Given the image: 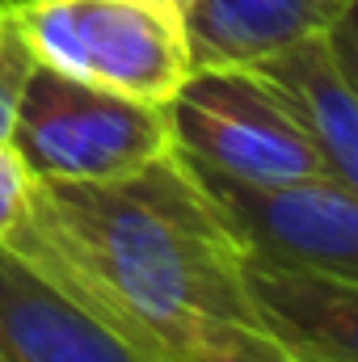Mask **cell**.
Masks as SVG:
<instances>
[{
	"mask_svg": "<svg viewBox=\"0 0 358 362\" xmlns=\"http://www.w3.org/2000/svg\"><path fill=\"white\" fill-rule=\"evenodd\" d=\"M245 72H253L278 97V105L325 160L329 177L358 189V81L337 64L325 30L249 64Z\"/></svg>",
	"mask_w": 358,
	"mask_h": 362,
	"instance_id": "7",
	"label": "cell"
},
{
	"mask_svg": "<svg viewBox=\"0 0 358 362\" xmlns=\"http://www.w3.org/2000/svg\"><path fill=\"white\" fill-rule=\"evenodd\" d=\"M258 333L291 362H358V282L241 253Z\"/></svg>",
	"mask_w": 358,
	"mask_h": 362,
	"instance_id": "6",
	"label": "cell"
},
{
	"mask_svg": "<svg viewBox=\"0 0 358 362\" xmlns=\"http://www.w3.org/2000/svg\"><path fill=\"white\" fill-rule=\"evenodd\" d=\"M165 110L173 148L211 173L245 181L329 177L308 135L245 68H194Z\"/></svg>",
	"mask_w": 358,
	"mask_h": 362,
	"instance_id": "4",
	"label": "cell"
},
{
	"mask_svg": "<svg viewBox=\"0 0 358 362\" xmlns=\"http://www.w3.org/2000/svg\"><path fill=\"white\" fill-rule=\"evenodd\" d=\"M185 165L245 253L358 282V194L350 185L333 177L245 181Z\"/></svg>",
	"mask_w": 358,
	"mask_h": 362,
	"instance_id": "5",
	"label": "cell"
},
{
	"mask_svg": "<svg viewBox=\"0 0 358 362\" xmlns=\"http://www.w3.org/2000/svg\"><path fill=\"white\" fill-rule=\"evenodd\" d=\"M148 362H211L228 329H253L241 240L178 148L110 181L34 177L0 240Z\"/></svg>",
	"mask_w": 358,
	"mask_h": 362,
	"instance_id": "1",
	"label": "cell"
},
{
	"mask_svg": "<svg viewBox=\"0 0 358 362\" xmlns=\"http://www.w3.org/2000/svg\"><path fill=\"white\" fill-rule=\"evenodd\" d=\"M0 362H4V354H0Z\"/></svg>",
	"mask_w": 358,
	"mask_h": 362,
	"instance_id": "14",
	"label": "cell"
},
{
	"mask_svg": "<svg viewBox=\"0 0 358 362\" xmlns=\"http://www.w3.org/2000/svg\"><path fill=\"white\" fill-rule=\"evenodd\" d=\"M358 0H190L185 38L194 68H249L304 42Z\"/></svg>",
	"mask_w": 358,
	"mask_h": 362,
	"instance_id": "9",
	"label": "cell"
},
{
	"mask_svg": "<svg viewBox=\"0 0 358 362\" xmlns=\"http://www.w3.org/2000/svg\"><path fill=\"white\" fill-rule=\"evenodd\" d=\"M34 64L38 59L25 42L13 0H0V139L13 135V114H17V101H21V89H25Z\"/></svg>",
	"mask_w": 358,
	"mask_h": 362,
	"instance_id": "10",
	"label": "cell"
},
{
	"mask_svg": "<svg viewBox=\"0 0 358 362\" xmlns=\"http://www.w3.org/2000/svg\"><path fill=\"white\" fill-rule=\"evenodd\" d=\"M211 362H291L282 350H274L262 333L253 329H228L224 341L215 346Z\"/></svg>",
	"mask_w": 358,
	"mask_h": 362,
	"instance_id": "12",
	"label": "cell"
},
{
	"mask_svg": "<svg viewBox=\"0 0 358 362\" xmlns=\"http://www.w3.org/2000/svg\"><path fill=\"white\" fill-rule=\"evenodd\" d=\"M0 354L4 362H148L8 249H0Z\"/></svg>",
	"mask_w": 358,
	"mask_h": 362,
	"instance_id": "8",
	"label": "cell"
},
{
	"mask_svg": "<svg viewBox=\"0 0 358 362\" xmlns=\"http://www.w3.org/2000/svg\"><path fill=\"white\" fill-rule=\"evenodd\" d=\"M38 64L169 105L194 72L178 0H13Z\"/></svg>",
	"mask_w": 358,
	"mask_h": 362,
	"instance_id": "2",
	"label": "cell"
},
{
	"mask_svg": "<svg viewBox=\"0 0 358 362\" xmlns=\"http://www.w3.org/2000/svg\"><path fill=\"white\" fill-rule=\"evenodd\" d=\"M178 4H181V8H185V4H190V0H178Z\"/></svg>",
	"mask_w": 358,
	"mask_h": 362,
	"instance_id": "13",
	"label": "cell"
},
{
	"mask_svg": "<svg viewBox=\"0 0 358 362\" xmlns=\"http://www.w3.org/2000/svg\"><path fill=\"white\" fill-rule=\"evenodd\" d=\"M30 185H34L30 165L21 160V152L8 139H0V240L21 223L25 202H30Z\"/></svg>",
	"mask_w": 358,
	"mask_h": 362,
	"instance_id": "11",
	"label": "cell"
},
{
	"mask_svg": "<svg viewBox=\"0 0 358 362\" xmlns=\"http://www.w3.org/2000/svg\"><path fill=\"white\" fill-rule=\"evenodd\" d=\"M8 144L21 152L34 177L110 181L169 152L173 131L169 110L156 101L97 89L34 64L13 114Z\"/></svg>",
	"mask_w": 358,
	"mask_h": 362,
	"instance_id": "3",
	"label": "cell"
}]
</instances>
